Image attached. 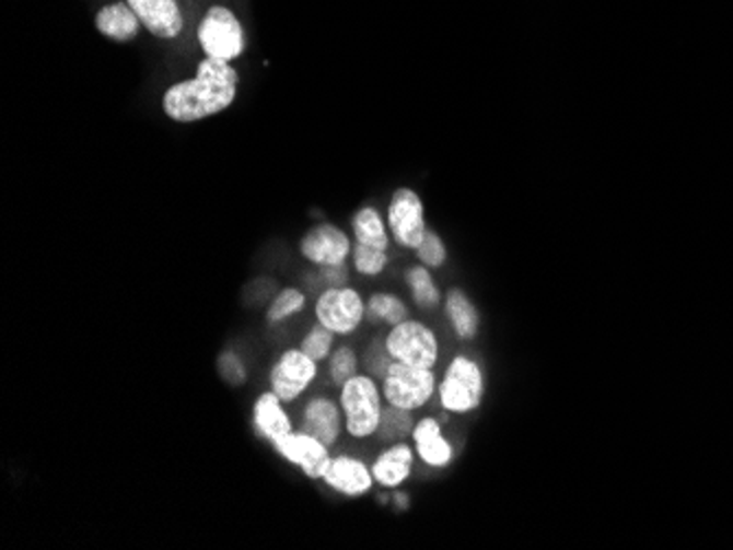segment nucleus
I'll use <instances>...</instances> for the list:
<instances>
[{
  "mask_svg": "<svg viewBox=\"0 0 733 550\" xmlns=\"http://www.w3.org/2000/svg\"><path fill=\"white\" fill-rule=\"evenodd\" d=\"M218 371L222 375L224 382H229L231 386H240L246 382V368L244 362L233 353V351H224L218 358Z\"/></svg>",
  "mask_w": 733,
  "mask_h": 550,
  "instance_id": "obj_30",
  "label": "nucleus"
},
{
  "mask_svg": "<svg viewBox=\"0 0 733 550\" xmlns=\"http://www.w3.org/2000/svg\"><path fill=\"white\" fill-rule=\"evenodd\" d=\"M353 244L372 250L389 253L392 233L376 207H360L351 218Z\"/></svg>",
  "mask_w": 733,
  "mask_h": 550,
  "instance_id": "obj_20",
  "label": "nucleus"
},
{
  "mask_svg": "<svg viewBox=\"0 0 733 550\" xmlns=\"http://www.w3.org/2000/svg\"><path fill=\"white\" fill-rule=\"evenodd\" d=\"M394 500H396V504H398V506H403V511H407V508H409V495H407V493H403V491H400V493H396V495H394Z\"/></svg>",
  "mask_w": 733,
  "mask_h": 550,
  "instance_id": "obj_32",
  "label": "nucleus"
},
{
  "mask_svg": "<svg viewBox=\"0 0 733 550\" xmlns=\"http://www.w3.org/2000/svg\"><path fill=\"white\" fill-rule=\"evenodd\" d=\"M414 447L418 458L433 467V469H446L455 460V447L444 436L442 425L435 417H424L414 428Z\"/></svg>",
  "mask_w": 733,
  "mask_h": 550,
  "instance_id": "obj_15",
  "label": "nucleus"
},
{
  "mask_svg": "<svg viewBox=\"0 0 733 550\" xmlns=\"http://www.w3.org/2000/svg\"><path fill=\"white\" fill-rule=\"evenodd\" d=\"M240 91V73L231 62L202 58L191 80L172 84L161 100L163 113L176 124H198L229 110Z\"/></svg>",
  "mask_w": 733,
  "mask_h": 550,
  "instance_id": "obj_1",
  "label": "nucleus"
},
{
  "mask_svg": "<svg viewBox=\"0 0 733 550\" xmlns=\"http://www.w3.org/2000/svg\"><path fill=\"white\" fill-rule=\"evenodd\" d=\"M342 425H345L342 410L340 403H336L334 399L318 395L305 403L301 414V430L316 436L327 447L336 445Z\"/></svg>",
  "mask_w": 733,
  "mask_h": 550,
  "instance_id": "obj_14",
  "label": "nucleus"
},
{
  "mask_svg": "<svg viewBox=\"0 0 733 550\" xmlns=\"http://www.w3.org/2000/svg\"><path fill=\"white\" fill-rule=\"evenodd\" d=\"M353 375H358V353L351 347H338L329 355V379L334 386H342Z\"/></svg>",
  "mask_w": 733,
  "mask_h": 550,
  "instance_id": "obj_28",
  "label": "nucleus"
},
{
  "mask_svg": "<svg viewBox=\"0 0 733 550\" xmlns=\"http://www.w3.org/2000/svg\"><path fill=\"white\" fill-rule=\"evenodd\" d=\"M385 347L394 362L409 366L435 368L440 362V338L429 325L414 318L392 327L385 338Z\"/></svg>",
  "mask_w": 733,
  "mask_h": 550,
  "instance_id": "obj_5",
  "label": "nucleus"
},
{
  "mask_svg": "<svg viewBox=\"0 0 733 550\" xmlns=\"http://www.w3.org/2000/svg\"><path fill=\"white\" fill-rule=\"evenodd\" d=\"M444 312L446 318L459 340H475L481 327V314L475 305V301L462 290L451 288L444 296Z\"/></svg>",
  "mask_w": 733,
  "mask_h": 550,
  "instance_id": "obj_19",
  "label": "nucleus"
},
{
  "mask_svg": "<svg viewBox=\"0 0 733 550\" xmlns=\"http://www.w3.org/2000/svg\"><path fill=\"white\" fill-rule=\"evenodd\" d=\"M141 25L161 40H174L185 30V19L176 0H126Z\"/></svg>",
  "mask_w": 733,
  "mask_h": 550,
  "instance_id": "obj_12",
  "label": "nucleus"
},
{
  "mask_svg": "<svg viewBox=\"0 0 733 550\" xmlns=\"http://www.w3.org/2000/svg\"><path fill=\"white\" fill-rule=\"evenodd\" d=\"M334 338H336L334 331H329L327 327H323L321 323H316V325L305 333V338L301 340L299 349H301L305 355H310L314 362H323V360H327V358L331 355V351H334Z\"/></svg>",
  "mask_w": 733,
  "mask_h": 550,
  "instance_id": "obj_25",
  "label": "nucleus"
},
{
  "mask_svg": "<svg viewBox=\"0 0 733 550\" xmlns=\"http://www.w3.org/2000/svg\"><path fill=\"white\" fill-rule=\"evenodd\" d=\"M316 364L310 355H305L301 349H288L283 351L277 362L270 368V390L283 401L292 403L296 401L310 384L316 379Z\"/></svg>",
  "mask_w": 733,
  "mask_h": 550,
  "instance_id": "obj_9",
  "label": "nucleus"
},
{
  "mask_svg": "<svg viewBox=\"0 0 733 550\" xmlns=\"http://www.w3.org/2000/svg\"><path fill=\"white\" fill-rule=\"evenodd\" d=\"M351 239L336 224H316L312 226L299 242V253L305 261L323 268V266H342L347 257H351Z\"/></svg>",
  "mask_w": 733,
  "mask_h": 550,
  "instance_id": "obj_10",
  "label": "nucleus"
},
{
  "mask_svg": "<svg viewBox=\"0 0 733 550\" xmlns=\"http://www.w3.org/2000/svg\"><path fill=\"white\" fill-rule=\"evenodd\" d=\"M323 482L329 489L347 498H360L374 487L376 480H374L372 467L364 460L340 454V456H331V463L323 476Z\"/></svg>",
  "mask_w": 733,
  "mask_h": 550,
  "instance_id": "obj_13",
  "label": "nucleus"
},
{
  "mask_svg": "<svg viewBox=\"0 0 733 550\" xmlns=\"http://www.w3.org/2000/svg\"><path fill=\"white\" fill-rule=\"evenodd\" d=\"M272 447L283 460L296 465L310 480H323L331 463L329 447L303 430L299 432L292 430L288 436L279 438Z\"/></svg>",
  "mask_w": 733,
  "mask_h": 550,
  "instance_id": "obj_11",
  "label": "nucleus"
},
{
  "mask_svg": "<svg viewBox=\"0 0 733 550\" xmlns=\"http://www.w3.org/2000/svg\"><path fill=\"white\" fill-rule=\"evenodd\" d=\"M440 403L453 414L475 412L486 395L484 368L468 355H455L438 384Z\"/></svg>",
  "mask_w": 733,
  "mask_h": 550,
  "instance_id": "obj_3",
  "label": "nucleus"
},
{
  "mask_svg": "<svg viewBox=\"0 0 733 550\" xmlns=\"http://www.w3.org/2000/svg\"><path fill=\"white\" fill-rule=\"evenodd\" d=\"M307 299L299 288H283L270 303L268 312H266V320L268 325H279L283 320H288L290 316L299 314L305 307Z\"/></svg>",
  "mask_w": 733,
  "mask_h": 550,
  "instance_id": "obj_24",
  "label": "nucleus"
},
{
  "mask_svg": "<svg viewBox=\"0 0 733 550\" xmlns=\"http://www.w3.org/2000/svg\"><path fill=\"white\" fill-rule=\"evenodd\" d=\"M364 318L396 327L409 318V307L400 296L392 292H376L364 301Z\"/></svg>",
  "mask_w": 733,
  "mask_h": 550,
  "instance_id": "obj_21",
  "label": "nucleus"
},
{
  "mask_svg": "<svg viewBox=\"0 0 733 550\" xmlns=\"http://www.w3.org/2000/svg\"><path fill=\"white\" fill-rule=\"evenodd\" d=\"M438 390L433 368H418L403 362H392L383 377V395L389 406L405 410L424 408Z\"/></svg>",
  "mask_w": 733,
  "mask_h": 550,
  "instance_id": "obj_6",
  "label": "nucleus"
},
{
  "mask_svg": "<svg viewBox=\"0 0 733 550\" xmlns=\"http://www.w3.org/2000/svg\"><path fill=\"white\" fill-rule=\"evenodd\" d=\"M314 316L336 336H349L364 320V299L349 285L327 288L314 303Z\"/></svg>",
  "mask_w": 733,
  "mask_h": 550,
  "instance_id": "obj_7",
  "label": "nucleus"
},
{
  "mask_svg": "<svg viewBox=\"0 0 733 550\" xmlns=\"http://www.w3.org/2000/svg\"><path fill=\"white\" fill-rule=\"evenodd\" d=\"M198 45L205 58L235 62L246 51V34L240 19L229 8L213 5L198 25Z\"/></svg>",
  "mask_w": 733,
  "mask_h": 550,
  "instance_id": "obj_4",
  "label": "nucleus"
},
{
  "mask_svg": "<svg viewBox=\"0 0 733 550\" xmlns=\"http://www.w3.org/2000/svg\"><path fill=\"white\" fill-rule=\"evenodd\" d=\"M351 259H353L356 272L362 274V277H379L389 266V253L362 248V246H356V244L351 248Z\"/></svg>",
  "mask_w": 733,
  "mask_h": 550,
  "instance_id": "obj_27",
  "label": "nucleus"
},
{
  "mask_svg": "<svg viewBox=\"0 0 733 550\" xmlns=\"http://www.w3.org/2000/svg\"><path fill=\"white\" fill-rule=\"evenodd\" d=\"M392 355H389V351H387V347H385V340L381 342H374L370 349H366V353H364V366H366V371H370V375H374V377H385V373H387V368L392 366Z\"/></svg>",
  "mask_w": 733,
  "mask_h": 550,
  "instance_id": "obj_29",
  "label": "nucleus"
},
{
  "mask_svg": "<svg viewBox=\"0 0 733 550\" xmlns=\"http://www.w3.org/2000/svg\"><path fill=\"white\" fill-rule=\"evenodd\" d=\"M383 393L374 375L358 373L340 386V410L347 434L353 438H370L379 432L383 419Z\"/></svg>",
  "mask_w": 733,
  "mask_h": 550,
  "instance_id": "obj_2",
  "label": "nucleus"
},
{
  "mask_svg": "<svg viewBox=\"0 0 733 550\" xmlns=\"http://www.w3.org/2000/svg\"><path fill=\"white\" fill-rule=\"evenodd\" d=\"M387 226H389L392 239L398 246L407 250H418V246L422 244L429 231L424 202L418 196V191L409 187H400L394 191L389 207H387Z\"/></svg>",
  "mask_w": 733,
  "mask_h": 550,
  "instance_id": "obj_8",
  "label": "nucleus"
},
{
  "mask_svg": "<svg viewBox=\"0 0 733 550\" xmlns=\"http://www.w3.org/2000/svg\"><path fill=\"white\" fill-rule=\"evenodd\" d=\"M416 463V447L398 441L392 443L372 465L374 480L385 489H398L403 482L409 480Z\"/></svg>",
  "mask_w": 733,
  "mask_h": 550,
  "instance_id": "obj_16",
  "label": "nucleus"
},
{
  "mask_svg": "<svg viewBox=\"0 0 733 550\" xmlns=\"http://www.w3.org/2000/svg\"><path fill=\"white\" fill-rule=\"evenodd\" d=\"M253 425L255 432L266 438L270 445H275L279 438L288 436L292 432L290 414L283 408V401L272 393H261L253 403Z\"/></svg>",
  "mask_w": 733,
  "mask_h": 550,
  "instance_id": "obj_17",
  "label": "nucleus"
},
{
  "mask_svg": "<svg viewBox=\"0 0 733 550\" xmlns=\"http://www.w3.org/2000/svg\"><path fill=\"white\" fill-rule=\"evenodd\" d=\"M405 279H407V285L411 290L414 303L420 309L431 312V309L440 307V303L444 299H442V292H440V288H438V283H435V279H433V274H431V270L427 266H422V264L420 266H411L407 270Z\"/></svg>",
  "mask_w": 733,
  "mask_h": 550,
  "instance_id": "obj_22",
  "label": "nucleus"
},
{
  "mask_svg": "<svg viewBox=\"0 0 733 550\" xmlns=\"http://www.w3.org/2000/svg\"><path fill=\"white\" fill-rule=\"evenodd\" d=\"M416 255H418V261L422 266H427L429 270H440L449 261V248H446L442 235L433 229L427 231V235H424L422 244L418 246Z\"/></svg>",
  "mask_w": 733,
  "mask_h": 550,
  "instance_id": "obj_26",
  "label": "nucleus"
},
{
  "mask_svg": "<svg viewBox=\"0 0 733 550\" xmlns=\"http://www.w3.org/2000/svg\"><path fill=\"white\" fill-rule=\"evenodd\" d=\"M321 279H323L325 283H329V288H334V285H345L347 279H349V272H347L345 264H342V266H323V268H321Z\"/></svg>",
  "mask_w": 733,
  "mask_h": 550,
  "instance_id": "obj_31",
  "label": "nucleus"
},
{
  "mask_svg": "<svg viewBox=\"0 0 733 550\" xmlns=\"http://www.w3.org/2000/svg\"><path fill=\"white\" fill-rule=\"evenodd\" d=\"M416 419H414V412L411 410H405V408H396V406H389L383 410V419H381V425H379V436L383 441H389V443H398V441H405L409 434H414V428H416Z\"/></svg>",
  "mask_w": 733,
  "mask_h": 550,
  "instance_id": "obj_23",
  "label": "nucleus"
},
{
  "mask_svg": "<svg viewBox=\"0 0 733 550\" xmlns=\"http://www.w3.org/2000/svg\"><path fill=\"white\" fill-rule=\"evenodd\" d=\"M141 21L135 10L126 3H110L95 16V30L113 43H132L141 32Z\"/></svg>",
  "mask_w": 733,
  "mask_h": 550,
  "instance_id": "obj_18",
  "label": "nucleus"
}]
</instances>
